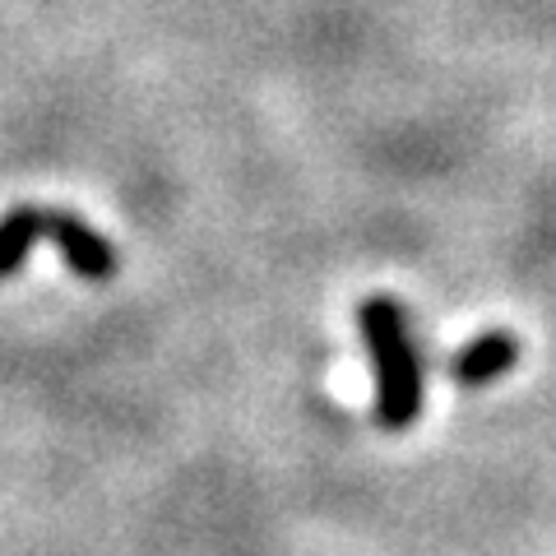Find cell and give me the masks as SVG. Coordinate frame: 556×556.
I'll list each match as a JSON object with an SVG mask.
<instances>
[{
  "mask_svg": "<svg viewBox=\"0 0 556 556\" xmlns=\"http://www.w3.org/2000/svg\"><path fill=\"white\" fill-rule=\"evenodd\" d=\"M357 325L376 362V422L386 431H408L422 413V362L408 339L404 311L394 298H367Z\"/></svg>",
  "mask_w": 556,
  "mask_h": 556,
  "instance_id": "obj_1",
  "label": "cell"
},
{
  "mask_svg": "<svg viewBox=\"0 0 556 556\" xmlns=\"http://www.w3.org/2000/svg\"><path fill=\"white\" fill-rule=\"evenodd\" d=\"M515 357H519V339L506 334V329H492V334H478L455 357V380H459V386H468V390L492 386V380H501L515 367Z\"/></svg>",
  "mask_w": 556,
  "mask_h": 556,
  "instance_id": "obj_3",
  "label": "cell"
},
{
  "mask_svg": "<svg viewBox=\"0 0 556 556\" xmlns=\"http://www.w3.org/2000/svg\"><path fill=\"white\" fill-rule=\"evenodd\" d=\"M38 237H51L65 255V265L75 269L89 283L116 274V247L108 237H98L89 223H79L75 214H61V208H38Z\"/></svg>",
  "mask_w": 556,
  "mask_h": 556,
  "instance_id": "obj_2",
  "label": "cell"
}]
</instances>
